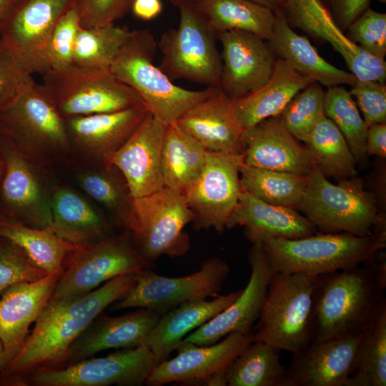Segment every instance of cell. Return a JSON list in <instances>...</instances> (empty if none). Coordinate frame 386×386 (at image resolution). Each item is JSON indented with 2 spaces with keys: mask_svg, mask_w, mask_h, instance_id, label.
I'll return each mask as SVG.
<instances>
[{
  "mask_svg": "<svg viewBox=\"0 0 386 386\" xmlns=\"http://www.w3.org/2000/svg\"><path fill=\"white\" fill-rule=\"evenodd\" d=\"M139 274L115 277L79 297L49 300L22 350L0 371L1 379L20 385L23 377L31 371L61 366L71 345L97 316L131 287Z\"/></svg>",
  "mask_w": 386,
  "mask_h": 386,
  "instance_id": "obj_1",
  "label": "cell"
},
{
  "mask_svg": "<svg viewBox=\"0 0 386 386\" xmlns=\"http://www.w3.org/2000/svg\"><path fill=\"white\" fill-rule=\"evenodd\" d=\"M374 261L322 274L313 297L311 342L366 332L386 303V272Z\"/></svg>",
  "mask_w": 386,
  "mask_h": 386,
  "instance_id": "obj_2",
  "label": "cell"
},
{
  "mask_svg": "<svg viewBox=\"0 0 386 386\" xmlns=\"http://www.w3.org/2000/svg\"><path fill=\"white\" fill-rule=\"evenodd\" d=\"M254 242L261 245L274 272L321 275L372 262L386 246V233H325L298 239L261 236Z\"/></svg>",
  "mask_w": 386,
  "mask_h": 386,
  "instance_id": "obj_3",
  "label": "cell"
},
{
  "mask_svg": "<svg viewBox=\"0 0 386 386\" xmlns=\"http://www.w3.org/2000/svg\"><path fill=\"white\" fill-rule=\"evenodd\" d=\"M157 42L149 29L132 31L109 68L132 88L149 112L164 124L175 123L198 102L220 90H190L179 86L154 63Z\"/></svg>",
  "mask_w": 386,
  "mask_h": 386,
  "instance_id": "obj_4",
  "label": "cell"
},
{
  "mask_svg": "<svg viewBox=\"0 0 386 386\" xmlns=\"http://www.w3.org/2000/svg\"><path fill=\"white\" fill-rule=\"evenodd\" d=\"M378 204L376 194L365 189L361 178L356 176L335 184L312 164L298 209L325 233L365 237L385 232V217Z\"/></svg>",
  "mask_w": 386,
  "mask_h": 386,
  "instance_id": "obj_5",
  "label": "cell"
},
{
  "mask_svg": "<svg viewBox=\"0 0 386 386\" xmlns=\"http://www.w3.org/2000/svg\"><path fill=\"white\" fill-rule=\"evenodd\" d=\"M3 132L31 160L49 168L71 152L66 119L49 92L33 79L0 112Z\"/></svg>",
  "mask_w": 386,
  "mask_h": 386,
  "instance_id": "obj_6",
  "label": "cell"
},
{
  "mask_svg": "<svg viewBox=\"0 0 386 386\" xmlns=\"http://www.w3.org/2000/svg\"><path fill=\"white\" fill-rule=\"evenodd\" d=\"M321 276L274 272L252 332V341H262L292 354L307 347L311 342L314 292Z\"/></svg>",
  "mask_w": 386,
  "mask_h": 386,
  "instance_id": "obj_7",
  "label": "cell"
},
{
  "mask_svg": "<svg viewBox=\"0 0 386 386\" xmlns=\"http://www.w3.org/2000/svg\"><path fill=\"white\" fill-rule=\"evenodd\" d=\"M174 4L179 9V24L160 36L159 67L171 79H186L220 89L222 59L214 34L194 3L178 1Z\"/></svg>",
  "mask_w": 386,
  "mask_h": 386,
  "instance_id": "obj_8",
  "label": "cell"
},
{
  "mask_svg": "<svg viewBox=\"0 0 386 386\" xmlns=\"http://www.w3.org/2000/svg\"><path fill=\"white\" fill-rule=\"evenodd\" d=\"M194 220L185 195L167 187L134 198L127 230L141 255L153 263L162 255H185L190 249L184 227Z\"/></svg>",
  "mask_w": 386,
  "mask_h": 386,
  "instance_id": "obj_9",
  "label": "cell"
},
{
  "mask_svg": "<svg viewBox=\"0 0 386 386\" xmlns=\"http://www.w3.org/2000/svg\"><path fill=\"white\" fill-rule=\"evenodd\" d=\"M66 268L61 273L50 300H66L85 295L119 276L152 269L134 246L129 233L108 237L76 247L69 252Z\"/></svg>",
  "mask_w": 386,
  "mask_h": 386,
  "instance_id": "obj_10",
  "label": "cell"
},
{
  "mask_svg": "<svg viewBox=\"0 0 386 386\" xmlns=\"http://www.w3.org/2000/svg\"><path fill=\"white\" fill-rule=\"evenodd\" d=\"M42 76V84L65 119L144 105L141 97L109 70L71 64Z\"/></svg>",
  "mask_w": 386,
  "mask_h": 386,
  "instance_id": "obj_11",
  "label": "cell"
},
{
  "mask_svg": "<svg viewBox=\"0 0 386 386\" xmlns=\"http://www.w3.org/2000/svg\"><path fill=\"white\" fill-rule=\"evenodd\" d=\"M229 273L228 263L216 257L204 261L197 271L182 277H169L147 269L139 274L110 308L113 311L144 308L162 315L182 304L217 297Z\"/></svg>",
  "mask_w": 386,
  "mask_h": 386,
  "instance_id": "obj_12",
  "label": "cell"
},
{
  "mask_svg": "<svg viewBox=\"0 0 386 386\" xmlns=\"http://www.w3.org/2000/svg\"><path fill=\"white\" fill-rule=\"evenodd\" d=\"M157 363L151 350L140 345L61 367L35 370L21 382L34 386H138L145 385Z\"/></svg>",
  "mask_w": 386,
  "mask_h": 386,
  "instance_id": "obj_13",
  "label": "cell"
},
{
  "mask_svg": "<svg viewBox=\"0 0 386 386\" xmlns=\"http://www.w3.org/2000/svg\"><path fill=\"white\" fill-rule=\"evenodd\" d=\"M4 169L0 180V217L37 228L51 227V190L44 167L24 154L3 132Z\"/></svg>",
  "mask_w": 386,
  "mask_h": 386,
  "instance_id": "obj_14",
  "label": "cell"
},
{
  "mask_svg": "<svg viewBox=\"0 0 386 386\" xmlns=\"http://www.w3.org/2000/svg\"><path fill=\"white\" fill-rule=\"evenodd\" d=\"M252 342V334L232 332L214 344L201 346L182 342L177 355L157 363L145 385L226 386L225 374L237 357Z\"/></svg>",
  "mask_w": 386,
  "mask_h": 386,
  "instance_id": "obj_15",
  "label": "cell"
},
{
  "mask_svg": "<svg viewBox=\"0 0 386 386\" xmlns=\"http://www.w3.org/2000/svg\"><path fill=\"white\" fill-rule=\"evenodd\" d=\"M243 154L207 152L199 178L185 194L197 231L214 229L222 234L242 192L239 169Z\"/></svg>",
  "mask_w": 386,
  "mask_h": 386,
  "instance_id": "obj_16",
  "label": "cell"
},
{
  "mask_svg": "<svg viewBox=\"0 0 386 386\" xmlns=\"http://www.w3.org/2000/svg\"><path fill=\"white\" fill-rule=\"evenodd\" d=\"M72 0H27L0 27V40L31 75L49 71L50 38Z\"/></svg>",
  "mask_w": 386,
  "mask_h": 386,
  "instance_id": "obj_17",
  "label": "cell"
},
{
  "mask_svg": "<svg viewBox=\"0 0 386 386\" xmlns=\"http://www.w3.org/2000/svg\"><path fill=\"white\" fill-rule=\"evenodd\" d=\"M290 26L328 42L359 81L385 83L386 63L352 42L322 0H284L281 7Z\"/></svg>",
  "mask_w": 386,
  "mask_h": 386,
  "instance_id": "obj_18",
  "label": "cell"
},
{
  "mask_svg": "<svg viewBox=\"0 0 386 386\" xmlns=\"http://www.w3.org/2000/svg\"><path fill=\"white\" fill-rule=\"evenodd\" d=\"M248 260L251 268L249 279L237 299L210 320L187 335L182 342L205 346L219 342L232 332L252 333L274 271L258 242L252 243Z\"/></svg>",
  "mask_w": 386,
  "mask_h": 386,
  "instance_id": "obj_19",
  "label": "cell"
},
{
  "mask_svg": "<svg viewBox=\"0 0 386 386\" xmlns=\"http://www.w3.org/2000/svg\"><path fill=\"white\" fill-rule=\"evenodd\" d=\"M217 36L222 48V91L237 99L268 80L277 59L267 41L239 30L225 31Z\"/></svg>",
  "mask_w": 386,
  "mask_h": 386,
  "instance_id": "obj_20",
  "label": "cell"
},
{
  "mask_svg": "<svg viewBox=\"0 0 386 386\" xmlns=\"http://www.w3.org/2000/svg\"><path fill=\"white\" fill-rule=\"evenodd\" d=\"M166 124L150 112L109 159L124 177L132 197H144L164 187L162 144Z\"/></svg>",
  "mask_w": 386,
  "mask_h": 386,
  "instance_id": "obj_21",
  "label": "cell"
},
{
  "mask_svg": "<svg viewBox=\"0 0 386 386\" xmlns=\"http://www.w3.org/2000/svg\"><path fill=\"white\" fill-rule=\"evenodd\" d=\"M149 113L144 105L122 111L66 119L71 152L92 165L109 159L130 137Z\"/></svg>",
  "mask_w": 386,
  "mask_h": 386,
  "instance_id": "obj_22",
  "label": "cell"
},
{
  "mask_svg": "<svg viewBox=\"0 0 386 386\" xmlns=\"http://www.w3.org/2000/svg\"><path fill=\"white\" fill-rule=\"evenodd\" d=\"M62 270L34 282L15 284L0 297V340L3 354L0 371L22 350L29 329L49 301Z\"/></svg>",
  "mask_w": 386,
  "mask_h": 386,
  "instance_id": "obj_23",
  "label": "cell"
},
{
  "mask_svg": "<svg viewBox=\"0 0 386 386\" xmlns=\"http://www.w3.org/2000/svg\"><path fill=\"white\" fill-rule=\"evenodd\" d=\"M363 335L310 342L292 354L287 386H345Z\"/></svg>",
  "mask_w": 386,
  "mask_h": 386,
  "instance_id": "obj_24",
  "label": "cell"
},
{
  "mask_svg": "<svg viewBox=\"0 0 386 386\" xmlns=\"http://www.w3.org/2000/svg\"><path fill=\"white\" fill-rule=\"evenodd\" d=\"M175 123L207 151L244 153L245 129L236 115L234 99L221 90L191 107Z\"/></svg>",
  "mask_w": 386,
  "mask_h": 386,
  "instance_id": "obj_25",
  "label": "cell"
},
{
  "mask_svg": "<svg viewBox=\"0 0 386 386\" xmlns=\"http://www.w3.org/2000/svg\"><path fill=\"white\" fill-rule=\"evenodd\" d=\"M138 309L114 317L101 313L71 345L61 367L106 350L143 345L161 315L150 310Z\"/></svg>",
  "mask_w": 386,
  "mask_h": 386,
  "instance_id": "obj_26",
  "label": "cell"
},
{
  "mask_svg": "<svg viewBox=\"0 0 386 386\" xmlns=\"http://www.w3.org/2000/svg\"><path fill=\"white\" fill-rule=\"evenodd\" d=\"M244 164L258 168L307 175L310 154L284 127L279 117L262 120L245 130Z\"/></svg>",
  "mask_w": 386,
  "mask_h": 386,
  "instance_id": "obj_27",
  "label": "cell"
},
{
  "mask_svg": "<svg viewBox=\"0 0 386 386\" xmlns=\"http://www.w3.org/2000/svg\"><path fill=\"white\" fill-rule=\"evenodd\" d=\"M245 227L252 242L261 236L298 239L317 234L316 227L296 209L264 202L242 191L226 229Z\"/></svg>",
  "mask_w": 386,
  "mask_h": 386,
  "instance_id": "obj_28",
  "label": "cell"
},
{
  "mask_svg": "<svg viewBox=\"0 0 386 386\" xmlns=\"http://www.w3.org/2000/svg\"><path fill=\"white\" fill-rule=\"evenodd\" d=\"M274 12V22L268 44L275 55L302 75L327 88L342 84L352 86L357 82V78L351 72L327 61L307 38L297 34L281 8Z\"/></svg>",
  "mask_w": 386,
  "mask_h": 386,
  "instance_id": "obj_29",
  "label": "cell"
},
{
  "mask_svg": "<svg viewBox=\"0 0 386 386\" xmlns=\"http://www.w3.org/2000/svg\"><path fill=\"white\" fill-rule=\"evenodd\" d=\"M242 290L211 300H201L182 304L160 316L143 345L152 352L158 363L167 360L187 335L227 308Z\"/></svg>",
  "mask_w": 386,
  "mask_h": 386,
  "instance_id": "obj_30",
  "label": "cell"
},
{
  "mask_svg": "<svg viewBox=\"0 0 386 386\" xmlns=\"http://www.w3.org/2000/svg\"><path fill=\"white\" fill-rule=\"evenodd\" d=\"M51 211V229L74 247L90 244L110 236L109 221L74 189L53 187Z\"/></svg>",
  "mask_w": 386,
  "mask_h": 386,
  "instance_id": "obj_31",
  "label": "cell"
},
{
  "mask_svg": "<svg viewBox=\"0 0 386 386\" xmlns=\"http://www.w3.org/2000/svg\"><path fill=\"white\" fill-rule=\"evenodd\" d=\"M312 82L285 60L277 59L264 84L234 99L235 113L242 127L247 130L264 119L279 116L292 99Z\"/></svg>",
  "mask_w": 386,
  "mask_h": 386,
  "instance_id": "obj_32",
  "label": "cell"
},
{
  "mask_svg": "<svg viewBox=\"0 0 386 386\" xmlns=\"http://www.w3.org/2000/svg\"><path fill=\"white\" fill-rule=\"evenodd\" d=\"M214 36L232 30L269 41L274 22L272 9L250 0H199L194 3Z\"/></svg>",
  "mask_w": 386,
  "mask_h": 386,
  "instance_id": "obj_33",
  "label": "cell"
},
{
  "mask_svg": "<svg viewBox=\"0 0 386 386\" xmlns=\"http://www.w3.org/2000/svg\"><path fill=\"white\" fill-rule=\"evenodd\" d=\"M207 152L176 123L167 124L162 159L164 187L185 195L202 173Z\"/></svg>",
  "mask_w": 386,
  "mask_h": 386,
  "instance_id": "obj_34",
  "label": "cell"
},
{
  "mask_svg": "<svg viewBox=\"0 0 386 386\" xmlns=\"http://www.w3.org/2000/svg\"><path fill=\"white\" fill-rule=\"evenodd\" d=\"M0 237L17 245L31 262L47 274L63 269L76 247L57 236L51 227L37 228L0 217Z\"/></svg>",
  "mask_w": 386,
  "mask_h": 386,
  "instance_id": "obj_35",
  "label": "cell"
},
{
  "mask_svg": "<svg viewBox=\"0 0 386 386\" xmlns=\"http://www.w3.org/2000/svg\"><path fill=\"white\" fill-rule=\"evenodd\" d=\"M312 164L338 182L357 176L356 159L334 122L323 115L305 142Z\"/></svg>",
  "mask_w": 386,
  "mask_h": 386,
  "instance_id": "obj_36",
  "label": "cell"
},
{
  "mask_svg": "<svg viewBox=\"0 0 386 386\" xmlns=\"http://www.w3.org/2000/svg\"><path fill=\"white\" fill-rule=\"evenodd\" d=\"M279 350L262 342L252 341L228 367V386H287L286 367Z\"/></svg>",
  "mask_w": 386,
  "mask_h": 386,
  "instance_id": "obj_37",
  "label": "cell"
},
{
  "mask_svg": "<svg viewBox=\"0 0 386 386\" xmlns=\"http://www.w3.org/2000/svg\"><path fill=\"white\" fill-rule=\"evenodd\" d=\"M94 166L77 173L79 185L110 213L117 225L126 229L132 212L133 197L124 177L112 164Z\"/></svg>",
  "mask_w": 386,
  "mask_h": 386,
  "instance_id": "obj_38",
  "label": "cell"
},
{
  "mask_svg": "<svg viewBox=\"0 0 386 386\" xmlns=\"http://www.w3.org/2000/svg\"><path fill=\"white\" fill-rule=\"evenodd\" d=\"M242 191L270 204L297 209L302 201L307 175L242 164Z\"/></svg>",
  "mask_w": 386,
  "mask_h": 386,
  "instance_id": "obj_39",
  "label": "cell"
},
{
  "mask_svg": "<svg viewBox=\"0 0 386 386\" xmlns=\"http://www.w3.org/2000/svg\"><path fill=\"white\" fill-rule=\"evenodd\" d=\"M386 385V303L362 335L345 386Z\"/></svg>",
  "mask_w": 386,
  "mask_h": 386,
  "instance_id": "obj_40",
  "label": "cell"
},
{
  "mask_svg": "<svg viewBox=\"0 0 386 386\" xmlns=\"http://www.w3.org/2000/svg\"><path fill=\"white\" fill-rule=\"evenodd\" d=\"M131 31L115 24L89 28L81 26L76 38L73 64L109 70Z\"/></svg>",
  "mask_w": 386,
  "mask_h": 386,
  "instance_id": "obj_41",
  "label": "cell"
},
{
  "mask_svg": "<svg viewBox=\"0 0 386 386\" xmlns=\"http://www.w3.org/2000/svg\"><path fill=\"white\" fill-rule=\"evenodd\" d=\"M325 115L331 119L344 136L357 162L366 154L368 126L360 116L350 91L341 86L329 87L325 91Z\"/></svg>",
  "mask_w": 386,
  "mask_h": 386,
  "instance_id": "obj_42",
  "label": "cell"
},
{
  "mask_svg": "<svg viewBox=\"0 0 386 386\" xmlns=\"http://www.w3.org/2000/svg\"><path fill=\"white\" fill-rule=\"evenodd\" d=\"M325 94L320 84L312 82L292 99L279 116L287 130L298 141L305 142L325 115Z\"/></svg>",
  "mask_w": 386,
  "mask_h": 386,
  "instance_id": "obj_43",
  "label": "cell"
},
{
  "mask_svg": "<svg viewBox=\"0 0 386 386\" xmlns=\"http://www.w3.org/2000/svg\"><path fill=\"white\" fill-rule=\"evenodd\" d=\"M355 44L374 56L386 55V14L370 8L354 20L345 31Z\"/></svg>",
  "mask_w": 386,
  "mask_h": 386,
  "instance_id": "obj_44",
  "label": "cell"
},
{
  "mask_svg": "<svg viewBox=\"0 0 386 386\" xmlns=\"http://www.w3.org/2000/svg\"><path fill=\"white\" fill-rule=\"evenodd\" d=\"M80 27L76 12L70 7L59 19L50 38L46 54L49 71L73 64L74 45Z\"/></svg>",
  "mask_w": 386,
  "mask_h": 386,
  "instance_id": "obj_45",
  "label": "cell"
},
{
  "mask_svg": "<svg viewBox=\"0 0 386 386\" xmlns=\"http://www.w3.org/2000/svg\"><path fill=\"white\" fill-rule=\"evenodd\" d=\"M48 274L36 267L11 241L0 239V295L11 286L39 280Z\"/></svg>",
  "mask_w": 386,
  "mask_h": 386,
  "instance_id": "obj_46",
  "label": "cell"
},
{
  "mask_svg": "<svg viewBox=\"0 0 386 386\" xmlns=\"http://www.w3.org/2000/svg\"><path fill=\"white\" fill-rule=\"evenodd\" d=\"M134 0H72L81 27L114 24L131 9Z\"/></svg>",
  "mask_w": 386,
  "mask_h": 386,
  "instance_id": "obj_47",
  "label": "cell"
},
{
  "mask_svg": "<svg viewBox=\"0 0 386 386\" xmlns=\"http://www.w3.org/2000/svg\"><path fill=\"white\" fill-rule=\"evenodd\" d=\"M368 127L386 124V85L378 81H359L350 91Z\"/></svg>",
  "mask_w": 386,
  "mask_h": 386,
  "instance_id": "obj_48",
  "label": "cell"
},
{
  "mask_svg": "<svg viewBox=\"0 0 386 386\" xmlns=\"http://www.w3.org/2000/svg\"><path fill=\"white\" fill-rule=\"evenodd\" d=\"M33 79L0 40V112L9 105Z\"/></svg>",
  "mask_w": 386,
  "mask_h": 386,
  "instance_id": "obj_49",
  "label": "cell"
},
{
  "mask_svg": "<svg viewBox=\"0 0 386 386\" xmlns=\"http://www.w3.org/2000/svg\"><path fill=\"white\" fill-rule=\"evenodd\" d=\"M370 0H328L330 11L339 26L345 32L348 26L366 9Z\"/></svg>",
  "mask_w": 386,
  "mask_h": 386,
  "instance_id": "obj_50",
  "label": "cell"
},
{
  "mask_svg": "<svg viewBox=\"0 0 386 386\" xmlns=\"http://www.w3.org/2000/svg\"><path fill=\"white\" fill-rule=\"evenodd\" d=\"M367 156L386 157V124H377L368 127L366 139Z\"/></svg>",
  "mask_w": 386,
  "mask_h": 386,
  "instance_id": "obj_51",
  "label": "cell"
},
{
  "mask_svg": "<svg viewBox=\"0 0 386 386\" xmlns=\"http://www.w3.org/2000/svg\"><path fill=\"white\" fill-rule=\"evenodd\" d=\"M131 10L137 17L149 21L162 12V4L160 0H134Z\"/></svg>",
  "mask_w": 386,
  "mask_h": 386,
  "instance_id": "obj_52",
  "label": "cell"
},
{
  "mask_svg": "<svg viewBox=\"0 0 386 386\" xmlns=\"http://www.w3.org/2000/svg\"><path fill=\"white\" fill-rule=\"evenodd\" d=\"M18 5L17 0H0V27L11 15Z\"/></svg>",
  "mask_w": 386,
  "mask_h": 386,
  "instance_id": "obj_53",
  "label": "cell"
},
{
  "mask_svg": "<svg viewBox=\"0 0 386 386\" xmlns=\"http://www.w3.org/2000/svg\"><path fill=\"white\" fill-rule=\"evenodd\" d=\"M253 2L267 7L272 11L282 7L284 0H250Z\"/></svg>",
  "mask_w": 386,
  "mask_h": 386,
  "instance_id": "obj_54",
  "label": "cell"
},
{
  "mask_svg": "<svg viewBox=\"0 0 386 386\" xmlns=\"http://www.w3.org/2000/svg\"><path fill=\"white\" fill-rule=\"evenodd\" d=\"M2 137H3V130H2L1 125L0 123V180L2 176L3 169H4V162H3L1 150Z\"/></svg>",
  "mask_w": 386,
  "mask_h": 386,
  "instance_id": "obj_55",
  "label": "cell"
},
{
  "mask_svg": "<svg viewBox=\"0 0 386 386\" xmlns=\"http://www.w3.org/2000/svg\"><path fill=\"white\" fill-rule=\"evenodd\" d=\"M174 4H175L177 1H187V2H191V3H196L197 1H198L199 0H171Z\"/></svg>",
  "mask_w": 386,
  "mask_h": 386,
  "instance_id": "obj_56",
  "label": "cell"
},
{
  "mask_svg": "<svg viewBox=\"0 0 386 386\" xmlns=\"http://www.w3.org/2000/svg\"><path fill=\"white\" fill-rule=\"evenodd\" d=\"M2 354H3V346H2V343L0 340V361H1V357H2Z\"/></svg>",
  "mask_w": 386,
  "mask_h": 386,
  "instance_id": "obj_57",
  "label": "cell"
},
{
  "mask_svg": "<svg viewBox=\"0 0 386 386\" xmlns=\"http://www.w3.org/2000/svg\"><path fill=\"white\" fill-rule=\"evenodd\" d=\"M27 0H17L19 5L22 4L23 2L26 1Z\"/></svg>",
  "mask_w": 386,
  "mask_h": 386,
  "instance_id": "obj_58",
  "label": "cell"
},
{
  "mask_svg": "<svg viewBox=\"0 0 386 386\" xmlns=\"http://www.w3.org/2000/svg\"><path fill=\"white\" fill-rule=\"evenodd\" d=\"M377 1H380L382 4H385L386 3V0H377Z\"/></svg>",
  "mask_w": 386,
  "mask_h": 386,
  "instance_id": "obj_59",
  "label": "cell"
},
{
  "mask_svg": "<svg viewBox=\"0 0 386 386\" xmlns=\"http://www.w3.org/2000/svg\"><path fill=\"white\" fill-rule=\"evenodd\" d=\"M0 239H1V237H0Z\"/></svg>",
  "mask_w": 386,
  "mask_h": 386,
  "instance_id": "obj_60",
  "label": "cell"
}]
</instances>
